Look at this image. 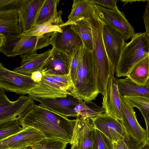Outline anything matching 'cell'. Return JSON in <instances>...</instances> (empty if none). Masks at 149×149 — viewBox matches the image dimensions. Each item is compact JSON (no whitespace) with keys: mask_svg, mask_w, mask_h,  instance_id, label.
I'll list each match as a JSON object with an SVG mask.
<instances>
[{"mask_svg":"<svg viewBox=\"0 0 149 149\" xmlns=\"http://www.w3.org/2000/svg\"><path fill=\"white\" fill-rule=\"evenodd\" d=\"M77 119L70 120L40 104L33 108L19 122L23 128L33 127L45 137L61 140L72 145Z\"/></svg>","mask_w":149,"mask_h":149,"instance_id":"1","label":"cell"},{"mask_svg":"<svg viewBox=\"0 0 149 149\" xmlns=\"http://www.w3.org/2000/svg\"><path fill=\"white\" fill-rule=\"evenodd\" d=\"M70 93L74 98L88 102L95 100L100 93L93 52L87 49L84 44L80 49L76 82Z\"/></svg>","mask_w":149,"mask_h":149,"instance_id":"2","label":"cell"},{"mask_svg":"<svg viewBox=\"0 0 149 149\" xmlns=\"http://www.w3.org/2000/svg\"><path fill=\"white\" fill-rule=\"evenodd\" d=\"M89 21L92 33L93 52L97 69V87L100 93L105 97L108 81L114 77L116 68L110 60L104 45L102 35L104 23L96 11L89 18Z\"/></svg>","mask_w":149,"mask_h":149,"instance_id":"3","label":"cell"},{"mask_svg":"<svg viewBox=\"0 0 149 149\" xmlns=\"http://www.w3.org/2000/svg\"><path fill=\"white\" fill-rule=\"evenodd\" d=\"M54 32L40 36L0 35V51L8 57H14L36 51L51 45Z\"/></svg>","mask_w":149,"mask_h":149,"instance_id":"4","label":"cell"},{"mask_svg":"<svg viewBox=\"0 0 149 149\" xmlns=\"http://www.w3.org/2000/svg\"><path fill=\"white\" fill-rule=\"evenodd\" d=\"M149 54V39L145 33H135L126 43L116 67L117 77H127L133 66Z\"/></svg>","mask_w":149,"mask_h":149,"instance_id":"5","label":"cell"},{"mask_svg":"<svg viewBox=\"0 0 149 149\" xmlns=\"http://www.w3.org/2000/svg\"><path fill=\"white\" fill-rule=\"evenodd\" d=\"M29 96H22L16 100H10L5 91L0 88V124L14 120L19 121L36 105Z\"/></svg>","mask_w":149,"mask_h":149,"instance_id":"6","label":"cell"},{"mask_svg":"<svg viewBox=\"0 0 149 149\" xmlns=\"http://www.w3.org/2000/svg\"><path fill=\"white\" fill-rule=\"evenodd\" d=\"M38 83L31 76L17 73L5 68L0 64V88L20 94H28Z\"/></svg>","mask_w":149,"mask_h":149,"instance_id":"7","label":"cell"},{"mask_svg":"<svg viewBox=\"0 0 149 149\" xmlns=\"http://www.w3.org/2000/svg\"><path fill=\"white\" fill-rule=\"evenodd\" d=\"M91 118L95 128L113 143L130 140L131 136L122 122L108 113Z\"/></svg>","mask_w":149,"mask_h":149,"instance_id":"8","label":"cell"},{"mask_svg":"<svg viewBox=\"0 0 149 149\" xmlns=\"http://www.w3.org/2000/svg\"><path fill=\"white\" fill-rule=\"evenodd\" d=\"M94 6L97 15L103 22L121 34L125 40L132 38L135 34L133 27L118 8L110 9L95 3Z\"/></svg>","mask_w":149,"mask_h":149,"instance_id":"9","label":"cell"},{"mask_svg":"<svg viewBox=\"0 0 149 149\" xmlns=\"http://www.w3.org/2000/svg\"><path fill=\"white\" fill-rule=\"evenodd\" d=\"M63 24L60 26L61 32H54L51 45L57 50L73 56L83 44L72 24Z\"/></svg>","mask_w":149,"mask_h":149,"instance_id":"10","label":"cell"},{"mask_svg":"<svg viewBox=\"0 0 149 149\" xmlns=\"http://www.w3.org/2000/svg\"><path fill=\"white\" fill-rule=\"evenodd\" d=\"M32 98H53L66 97L71 95L69 89L52 75H43L41 81L29 91Z\"/></svg>","mask_w":149,"mask_h":149,"instance_id":"11","label":"cell"},{"mask_svg":"<svg viewBox=\"0 0 149 149\" xmlns=\"http://www.w3.org/2000/svg\"><path fill=\"white\" fill-rule=\"evenodd\" d=\"M72 56L52 47L51 55L40 71L43 75L69 74Z\"/></svg>","mask_w":149,"mask_h":149,"instance_id":"12","label":"cell"},{"mask_svg":"<svg viewBox=\"0 0 149 149\" xmlns=\"http://www.w3.org/2000/svg\"><path fill=\"white\" fill-rule=\"evenodd\" d=\"M122 123L132 138L142 142L147 140L146 131L138 123L134 107L120 95Z\"/></svg>","mask_w":149,"mask_h":149,"instance_id":"13","label":"cell"},{"mask_svg":"<svg viewBox=\"0 0 149 149\" xmlns=\"http://www.w3.org/2000/svg\"><path fill=\"white\" fill-rule=\"evenodd\" d=\"M45 138L40 132L31 127H27L17 134L0 141V149L9 148L18 149L32 145Z\"/></svg>","mask_w":149,"mask_h":149,"instance_id":"14","label":"cell"},{"mask_svg":"<svg viewBox=\"0 0 149 149\" xmlns=\"http://www.w3.org/2000/svg\"><path fill=\"white\" fill-rule=\"evenodd\" d=\"M102 35L107 54L116 68L121 53L126 44L125 39L120 33L104 23Z\"/></svg>","mask_w":149,"mask_h":149,"instance_id":"15","label":"cell"},{"mask_svg":"<svg viewBox=\"0 0 149 149\" xmlns=\"http://www.w3.org/2000/svg\"><path fill=\"white\" fill-rule=\"evenodd\" d=\"M32 98L40 102V105L41 106L66 118L78 116L74 108L79 103V100L71 95H68L66 97L42 98L36 97Z\"/></svg>","mask_w":149,"mask_h":149,"instance_id":"16","label":"cell"},{"mask_svg":"<svg viewBox=\"0 0 149 149\" xmlns=\"http://www.w3.org/2000/svg\"><path fill=\"white\" fill-rule=\"evenodd\" d=\"M77 119L73 143L78 149H93L95 128L91 117L80 116Z\"/></svg>","mask_w":149,"mask_h":149,"instance_id":"17","label":"cell"},{"mask_svg":"<svg viewBox=\"0 0 149 149\" xmlns=\"http://www.w3.org/2000/svg\"><path fill=\"white\" fill-rule=\"evenodd\" d=\"M102 104L105 112L122 121L120 94L117 79L114 77L110 78L108 81L106 95L105 97H102Z\"/></svg>","mask_w":149,"mask_h":149,"instance_id":"18","label":"cell"},{"mask_svg":"<svg viewBox=\"0 0 149 149\" xmlns=\"http://www.w3.org/2000/svg\"><path fill=\"white\" fill-rule=\"evenodd\" d=\"M45 0H24L19 9L21 33L33 27Z\"/></svg>","mask_w":149,"mask_h":149,"instance_id":"19","label":"cell"},{"mask_svg":"<svg viewBox=\"0 0 149 149\" xmlns=\"http://www.w3.org/2000/svg\"><path fill=\"white\" fill-rule=\"evenodd\" d=\"M51 49L41 54H38L36 51L20 56V65L13 71L17 73L31 76L33 72L40 71L51 54Z\"/></svg>","mask_w":149,"mask_h":149,"instance_id":"20","label":"cell"},{"mask_svg":"<svg viewBox=\"0 0 149 149\" xmlns=\"http://www.w3.org/2000/svg\"><path fill=\"white\" fill-rule=\"evenodd\" d=\"M21 34L19 9L0 10V35L9 37Z\"/></svg>","mask_w":149,"mask_h":149,"instance_id":"21","label":"cell"},{"mask_svg":"<svg viewBox=\"0 0 149 149\" xmlns=\"http://www.w3.org/2000/svg\"><path fill=\"white\" fill-rule=\"evenodd\" d=\"M95 11L91 0H74L68 20L63 24H72L82 19L91 18Z\"/></svg>","mask_w":149,"mask_h":149,"instance_id":"22","label":"cell"},{"mask_svg":"<svg viewBox=\"0 0 149 149\" xmlns=\"http://www.w3.org/2000/svg\"><path fill=\"white\" fill-rule=\"evenodd\" d=\"M126 77L137 86H146L149 79V54L135 65Z\"/></svg>","mask_w":149,"mask_h":149,"instance_id":"23","label":"cell"},{"mask_svg":"<svg viewBox=\"0 0 149 149\" xmlns=\"http://www.w3.org/2000/svg\"><path fill=\"white\" fill-rule=\"evenodd\" d=\"M120 95L123 96H139L149 98V88L136 85L127 77L117 79Z\"/></svg>","mask_w":149,"mask_h":149,"instance_id":"24","label":"cell"},{"mask_svg":"<svg viewBox=\"0 0 149 149\" xmlns=\"http://www.w3.org/2000/svg\"><path fill=\"white\" fill-rule=\"evenodd\" d=\"M60 14L56 18L42 24L35 26L21 34L30 36H40L55 31L61 32L60 26L64 23Z\"/></svg>","mask_w":149,"mask_h":149,"instance_id":"25","label":"cell"},{"mask_svg":"<svg viewBox=\"0 0 149 149\" xmlns=\"http://www.w3.org/2000/svg\"><path fill=\"white\" fill-rule=\"evenodd\" d=\"M59 0H45L39 12L34 26L39 25L53 19L62 13L57 11Z\"/></svg>","mask_w":149,"mask_h":149,"instance_id":"26","label":"cell"},{"mask_svg":"<svg viewBox=\"0 0 149 149\" xmlns=\"http://www.w3.org/2000/svg\"><path fill=\"white\" fill-rule=\"evenodd\" d=\"M72 24L86 48L90 51H93V36L89 18L82 19Z\"/></svg>","mask_w":149,"mask_h":149,"instance_id":"27","label":"cell"},{"mask_svg":"<svg viewBox=\"0 0 149 149\" xmlns=\"http://www.w3.org/2000/svg\"><path fill=\"white\" fill-rule=\"evenodd\" d=\"M79 100V103L76 105L75 111L78 116L83 117H93L99 116L105 112L104 107L98 106L92 102H88Z\"/></svg>","mask_w":149,"mask_h":149,"instance_id":"28","label":"cell"},{"mask_svg":"<svg viewBox=\"0 0 149 149\" xmlns=\"http://www.w3.org/2000/svg\"><path fill=\"white\" fill-rule=\"evenodd\" d=\"M68 144L58 139L45 137L32 146L35 149H65Z\"/></svg>","mask_w":149,"mask_h":149,"instance_id":"29","label":"cell"},{"mask_svg":"<svg viewBox=\"0 0 149 149\" xmlns=\"http://www.w3.org/2000/svg\"><path fill=\"white\" fill-rule=\"evenodd\" d=\"M22 129L18 120L11 121L0 124V141L13 135Z\"/></svg>","mask_w":149,"mask_h":149,"instance_id":"30","label":"cell"},{"mask_svg":"<svg viewBox=\"0 0 149 149\" xmlns=\"http://www.w3.org/2000/svg\"><path fill=\"white\" fill-rule=\"evenodd\" d=\"M113 143L97 129H95L93 149H113Z\"/></svg>","mask_w":149,"mask_h":149,"instance_id":"31","label":"cell"},{"mask_svg":"<svg viewBox=\"0 0 149 149\" xmlns=\"http://www.w3.org/2000/svg\"><path fill=\"white\" fill-rule=\"evenodd\" d=\"M123 96L134 107L149 112V98L139 96Z\"/></svg>","mask_w":149,"mask_h":149,"instance_id":"32","label":"cell"},{"mask_svg":"<svg viewBox=\"0 0 149 149\" xmlns=\"http://www.w3.org/2000/svg\"><path fill=\"white\" fill-rule=\"evenodd\" d=\"M145 143L137 140L131 136L129 141L120 140L113 143V149H140Z\"/></svg>","mask_w":149,"mask_h":149,"instance_id":"33","label":"cell"},{"mask_svg":"<svg viewBox=\"0 0 149 149\" xmlns=\"http://www.w3.org/2000/svg\"><path fill=\"white\" fill-rule=\"evenodd\" d=\"M80 49L76 51L73 54L71 64L70 74L74 85L76 79L79 64Z\"/></svg>","mask_w":149,"mask_h":149,"instance_id":"34","label":"cell"},{"mask_svg":"<svg viewBox=\"0 0 149 149\" xmlns=\"http://www.w3.org/2000/svg\"><path fill=\"white\" fill-rule=\"evenodd\" d=\"M24 0H0V10L19 9Z\"/></svg>","mask_w":149,"mask_h":149,"instance_id":"35","label":"cell"},{"mask_svg":"<svg viewBox=\"0 0 149 149\" xmlns=\"http://www.w3.org/2000/svg\"><path fill=\"white\" fill-rule=\"evenodd\" d=\"M95 4L102 6L104 8L110 9H114L118 8L117 6V0H91Z\"/></svg>","mask_w":149,"mask_h":149,"instance_id":"36","label":"cell"},{"mask_svg":"<svg viewBox=\"0 0 149 149\" xmlns=\"http://www.w3.org/2000/svg\"><path fill=\"white\" fill-rule=\"evenodd\" d=\"M143 17L146 29L145 33L149 39V1L146 6Z\"/></svg>","mask_w":149,"mask_h":149,"instance_id":"37","label":"cell"},{"mask_svg":"<svg viewBox=\"0 0 149 149\" xmlns=\"http://www.w3.org/2000/svg\"><path fill=\"white\" fill-rule=\"evenodd\" d=\"M146 123L147 139H149V112L142 109H139Z\"/></svg>","mask_w":149,"mask_h":149,"instance_id":"38","label":"cell"},{"mask_svg":"<svg viewBox=\"0 0 149 149\" xmlns=\"http://www.w3.org/2000/svg\"><path fill=\"white\" fill-rule=\"evenodd\" d=\"M43 74L40 71H35L32 73L31 77V79L36 83L40 82L42 80Z\"/></svg>","mask_w":149,"mask_h":149,"instance_id":"39","label":"cell"},{"mask_svg":"<svg viewBox=\"0 0 149 149\" xmlns=\"http://www.w3.org/2000/svg\"><path fill=\"white\" fill-rule=\"evenodd\" d=\"M140 149H149V139H147L144 145Z\"/></svg>","mask_w":149,"mask_h":149,"instance_id":"40","label":"cell"},{"mask_svg":"<svg viewBox=\"0 0 149 149\" xmlns=\"http://www.w3.org/2000/svg\"><path fill=\"white\" fill-rule=\"evenodd\" d=\"M18 149H35L33 147L32 145L28 146L22 148H21Z\"/></svg>","mask_w":149,"mask_h":149,"instance_id":"41","label":"cell"},{"mask_svg":"<svg viewBox=\"0 0 149 149\" xmlns=\"http://www.w3.org/2000/svg\"><path fill=\"white\" fill-rule=\"evenodd\" d=\"M71 145V149H78L77 145L76 143H74Z\"/></svg>","mask_w":149,"mask_h":149,"instance_id":"42","label":"cell"},{"mask_svg":"<svg viewBox=\"0 0 149 149\" xmlns=\"http://www.w3.org/2000/svg\"><path fill=\"white\" fill-rule=\"evenodd\" d=\"M145 86L147 88H149V79L148 80Z\"/></svg>","mask_w":149,"mask_h":149,"instance_id":"43","label":"cell"},{"mask_svg":"<svg viewBox=\"0 0 149 149\" xmlns=\"http://www.w3.org/2000/svg\"><path fill=\"white\" fill-rule=\"evenodd\" d=\"M18 149L15 148H7V149Z\"/></svg>","mask_w":149,"mask_h":149,"instance_id":"44","label":"cell"}]
</instances>
